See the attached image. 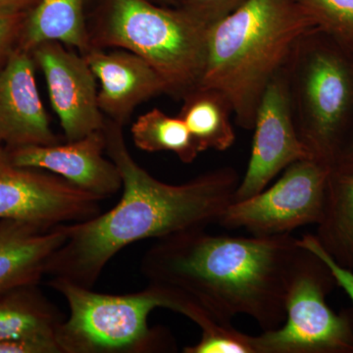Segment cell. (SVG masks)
<instances>
[{
    "instance_id": "cell-1",
    "label": "cell",
    "mask_w": 353,
    "mask_h": 353,
    "mask_svg": "<svg viewBox=\"0 0 353 353\" xmlns=\"http://www.w3.org/2000/svg\"><path fill=\"white\" fill-rule=\"evenodd\" d=\"M122 125L106 119V154L122 179V196L92 219L67 224V239L53 253L46 276L94 288L106 265L137 241L166 238L218 224L240 183L238 172L216 169L181 185L157 180L139 166Z\"/></svg>"
},
{
    "instance_id": "cell-2",
    "label": "cell",
    "mask_w": 353,
    "mask_h": 353,
    "mask_svg": "<svg viewBox=\"0 0 353 353\" xmlns=\"http://www.w3.org/2000/svg\"><path fill=\"white\" fill-rule=\"evenodd\" d=\"M303 252L292 234L215 236L190 230L159 239L143 254L148 284L181 292L224 324L246 315L262 331L285 320V301Z\"/></svg>"
},
{
    "instance_id": "cell-3",
    "label": "cell",
    "mask_w": 353,
    "mask_h": 353,
    "mask_svg": "<svg viewBox=\"0 0 353 353\" xmlns=\"http://www.w3.org/2000/svg\"><path fill=\"white\" fill-rule=\"evenodd\" d=\"M317 31V22L299 0H245L209 26L196 88L222 94L238 124L252 130L269 83L301 41Z\"/></svg>"
},
{
    "instance_id": "cell-4",
    "label": "cell",
    "mask_w": 353,
    "mask_h": 353,
    "mask_svg": "<svg viewBox=\"0 0 353 353\" xmlns=\"http://www.w3.org/2000/svg\"><path fill=\"white\" fill-rule=\"evenodd\" d=\"M208 29L182 7L148 0H108L94 26H88L92 48L134 53L157 70L169 94L182 99L201 80Z\"/></svg>"
},
{
    "instance_id": "cell-5",
    "label": "cell",
    "mask_w": 353,
    "mask_h": 353,
    "mask_svg": "<svg viewBox=\"0 0 353 353\" xmlns=\"http://www.w3.org/2000/svg\"><path fill=\"white\" fill-rule=\"evenodd\" d=\"M48 285L59 292L69 307L55 341L60 353H157L175 352L166 329L150 327L148 317L164 306L161 290L145 289L126 294H102L62 279Z\"/></svg>"
},
{
    "instance_id": "cell-6",
    "label": "cell",
    "mask_w": 353,
    "mask_h": 353,
    "mask_svg": "<svg viewBox=\"0 0 353 353\" xmlns=\"http://www.w3.org/2000/svg\"><path fill=\"white\" fill-rule=\"evenodd\" d=\"M294 55L297 134L313 159L332 168L353 132V51L317 31L301 41Z\"/></svg>"
},
{
    "instance_id": "cell-7",
    "label": "cell",
    "mask_w": 353,
    "mask_h": 353,
    "mask_svg": "<svg viewBox=\"0 0 353 353\" xmlns=\"http://www.w3.org/2000/svg\"><path fill=\"white\" fill-rule=\"evenodd\" d=\"M336 287L328 265L303 248L290 281L284 324L253 336L255 352L353 353L352 316L338 314L327 304Z\"/></svg>"
},
{
    "instance_id": "cell-8",
    "label": "cell",
    "mask_w": 353,
    "mask_h": 353,
    "mask_svg": "<svg viewBox=\"0 0 353 353\" xmlns=\"http://www.w3.org/2000/svg\"><path fill=\"white\" fill-rule=\"evenodd\" d=\"M330 171L331 167L317 160L294 162L269 189L232 202L218 224L259 236L292 234L297 228L317 225L324 210Z\"/></svg>"
},
{
    "instance_id": "cell-9",
    "label": "cell",
    "mask_w": 353,
    "mask_h": 353,
    "mask_svg": "<svg viewBox=\"0 0 353 353\" xmlns=\"http://www.w3.org/2000/svg\"><path fill=\"white\" fill-rule=\"evenodd\" d=\"M101 199L61 176L14 164L0 148V220L44 227L73 224L101 214Z\"/></svg>"
},
{
    "instance_id": "cell-10",
    "label": "cell",
    "mask_w": 353,
    "mask_h": 353,
    "mask_svg": "<svg viewBox=\"0 0 353 353\" xmlns=\"http://www.w3.org/2000/svg\"><path fill=\"white\" fill-rule=\"evenodd\" d=\"M283 73L271 81L260 101L253 127L252 155L234 201L259 194L294 162L313 159L297 134L290 88Z\"/></svg>"
},
{
    "instance_id": "cell-11",
    "label": "cell",
    "mask_w": 353,
    "mask_h": 353,
    "mask_svg": "<svg viewBox=\"0 0 353 353\" xmlns=\"http://www.w3.org/2000/svg\"><path fill=\"white\" fill-rule=\"evenodd\" d=\"M31 53L43 72L66 141L103 130L106 118L99 108L97 80L83 55L57 41H44Z\"/></svg>"
},
{
    "instance_id": "cell-12",
    "label": "cell",
    "mask_w": 353,
    "mask_h": 353,
    "mask_svg": "<svg viewBox=\"0 0 353 353\" xmlns=\"http://www.w3.org/2000/svg\"><path fill=\"white\" fill-rule=\"evenodd\" d=\"M14 164L39 169L61 176L102 201L122 190L120 172L105 157L104 129L66 143L6 148Z\"/></svg>"
},
{
    "instance_id": "cell-13",
    "label": "cell",
    "mask_w": 353,
    "mask_h": 353,
    "mask_svg": "<svg viewBox=\"0 0 353 353\" xmlns=\"http://www.w3.org/2000/svg\"><path fill=\"white\" fill-rule=\"evenodd\" d=\"M36 62L17 48L0 70V143L6 148L59 143L37 87Z\"/></svg>"
},
{
    "instance_id": "cell-14",
    "label": "cell",
    "mask_w": 353,
    "mask_h": 353,
    "mask_svg": "<svg viewBox=\"0 0 353 353\" xmlns=\"http://www.w3.org/2000/svg\"><path fill=\"white\" fill-rule=\"evenodd\" d=\"M82 55L101 83L99 104L102 113L117 124L124 126L143 101L168 94V85L157 70L134 53L90 48Z\"/></svg>"
},
{
    "instance_id": "cell-15",
    "label": "cell",
    "mask_w": 353,
    "mask_h": 353,
    "mask_svg": "<svg viewBox=\"0 0 353 353\" xmlns=\"http://www.w3.org/2000/svg\"><path fill=\"white\" fill-rule=\"evenodd\" d=\"M67 239V224L44 227L0 220V294L39 285L53 253Z\"/></svg>"
},
{
    "instance_id": "cell-16",
    "label": "cell",
    "mask_w": 353,
    "mask_h": 353,
    "mask_svg": "<svg viewBox=\"0 0 353 353\" xmlns=\"http://www.w3.org/2000/svg\"><path fill=\"white\" fill-rule=\"evenodd\" d=\"M314 236L341 266L353 272V161L332 167Z\"/></svg>"
},
{
    "instance_id": "cell-17",
    "label": "cell",
    "mask_w": 353,
    "mask_h": 353,
    "mask_svg": "<svg viewBox=\"0 0 353 353\" xmlns=\"http://www.w3.org/2000/svg\"><path fill=\"white\" fill-rule=\"evenodd\" d=\"M83 0H39L29 13L21 37V50L32 52L39 44L60 41L81 54L90 46Z\"/></svg>"
},
{
    "instance_id": "cell-18",
    "label": "cell",
    "mask_w": 353,
    "mask_h": 353,
    "mask_svg": "<svg viewBox=\"0 0 353 353\" xmlns=\"http://www.w3.org/2000/svg\"><path fill=\"white\" fill-rule=\"evenodd\" d=\"M38 285H25L0 294V341H55L57 330L64 318Z\"/></svg>"
},
{
    "instance_id": "cell-19",
    "label": "cell",
    "mask_w": 353,
    "mask_h": 353,
    "mask_svg": "<svg viewBox=\"0 0 353 353\" xmlns=\"http://www.w3.org/2000/svg\"><path fill=\"white\" fill-rule=\"evenodd\" d=\"M183 99L178 116L187 125L199 152H225L234 145L236 134L230 120L233 110L222 94L196 88Z\"/></svg>"
},
{
    "instance_id": "cell-20",
    "label": "cell",
    "mask_w": 353,
    "mask_h": 353,
    "mask_svg": "<svg viewBox=\"0 0 353 353\" xmlns=\"http://www.w3.org/2000/svg\"><path fill=\"white\" fill-rule=\"evenodd\" d=\"M164 307L192 320L201 331L199 343L183 348L185 353H256L253 336L219 321L206 309L176 290L159 287Z\"/></svg>"
},
{
    "instance_id": "cell-21",
    "label": "cell",
    "mask_w": 353,
    "mask_h": 353,
    "mask_svg": "<svg viewBox=\"0 0 353 353\" xmlns=\"http://www.w3.org/2000/svg\"><path fill=\"white\" fill-rule=\"evenodd\" d=\"M131 134L139 150L173 152L183 163H192L201 153L185 123L179 116L171 117L158 108L139 116Z\"/></svg>"
},
{
    "instance_id": "cell-22",
    "label": "cell",
    "mask_w": 353,
    "mask_h": 353,
    "mask_svg": "<svg viewBox=\"0 0 353 353\" xmlns=\"http://www.w3.org/2000/svg\"><path fill=\"white\" fill-rule=\"evenodd\" d=\"M320 31L353 51V0H299Z\"/></svg>"
},
{
    "instance_id": "cell-23",
    "label": "cell",
    "mask_w": 353,
    "mask_h": 353,
    "mask_svg": "<svg viewBox=\"0 0 353 353\" xmlns=\"http://www.w3.org/2000/svg\"><path fill=\"white\" fill-rule=\"evenodd\" d=\"M245 1V0H183L182 8L209 27L234 12Z\"/></svg>"
},
{
    "instance_id": "cell-24",
    "label": "cell",
    "mask_w": 353,
    "mask_h": 353,
    "mask_svg": "<svg viewBox=\"0 0 353 353\" xmlns=\"http://www.w3.org/2000/svg\"><path fill=\"white\" fill-rule=\"evenodd\" d=\"M29 13H0V70L19 46Z\"/></svg>"
},
{
    "instance_id": "cell-25",
    "label": "cell",
    "mask_w": 353,
    "mask_h": 353,
    "mask_svg": "<svg viewBox=\"0 0 353 353\" xmlns=\"http://www.w3.org/2000/svg\"><path fill=\"white\" fill-rule=\"evenodd\" d=\"M299 243H301L303 248H307V250L314 252L325 263L328 265L330 270L333 273L336 285L347 292L353 303V272L336 263V262L330 256L329 253L322 248L314 234H304L303 238L299 239Z\"/></svg>"
},
{
    "instance_id": "cell-26",
    "label": "cell",
    "mask_w": 353,
    "mask_h": 353,
    "mask_svg": "<svg viewBox=\"0 0 353 353\" xmlns=\"http://www.w3.org/2000/svg\"><path fill=\"white\" fill-rule=\"evenodd\" d=\"M0 353H60L57 341L46 339L0 341Z\"/></svg>"
},
{
    "instance_id": "cell-27",
    "label": "cell",
    "mask_w": 353,
    "mask_h": 353,
    "mask_svg": "<svg viewBox=\"0 0 353 353\" xmlns=\"http://www.w3.org/2000/svg\"><path fill=\"white\" fill-rule=\"evenodd\" d=\"M39 0H0V13L31 12Z\"/></svg>"
},
{
    "instance_id": "cell-28",
    "label": "cell",
    "mask_w": 353,
    "mask_h": 353,
    "mask_svg": "<svg viewBox=\"0 0 353 353\" xmlns=\"http://www.w3.org/2000/svg\"><path fill=\"white\" fill-rule=\"evenodd\" d=\"M353 161V132L352 139H350V143H348L347 150H345V153H343V157H341L340 161L338 162V163H340V162H350ZM336 163V164H338Z\"/></svg>"
}]
</instances>
